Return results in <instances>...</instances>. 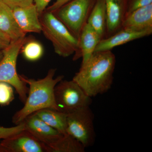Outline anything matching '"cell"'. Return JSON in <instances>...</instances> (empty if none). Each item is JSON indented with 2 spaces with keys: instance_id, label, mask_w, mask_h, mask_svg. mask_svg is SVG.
<instances>
[{
  "instance_id": "cell-1",
  "label": "cell",
  "mask_w": 152,
  "mask_h": 152,
  "mask_svg": "<svg viewBox=\"0 0 152 152\" xmlns=\"http://www.w3.org/2000/svg\"><path fill=\"white\" fill-rule=\"evenodd\" d=\"M116 57L111 50L94 52L73 78L90 97L108 91L114 80Z\"/></svg>"
},
{
  "instance_id": "cell-2",
  "label": "cell",
  "mask_w": 152,
  "mask_h": 152,
  "mask_svg": "<svg viewBox=\"0 0 152 152\" xmlns=\"http://www.w3.org/2000/svg\"><path fill=\"white\" fill-rule=\"evenodd\" d=\"M56 71V69H50L45 77L37 80L19 75L22 80L29 85V88L24 106L13 117L14 124L16 125L21 124L31 114L42 109L50 108L60 111L55 101L54 89L64 76L54 78Z\"/></svg>"
},
{
  "instance_id": "cell-3",
  "label": "cell",
  "mask_w": 152,
  "mask_h": 152,
  "mask_svg": "<svg viewBox=\"0 0 152 152\" xmlns=\"http://www.w3.org/2000/svg\"><path fill=\"white\" fill-rule=\"evenodd\" d=\"M40 20L42 32L50 41L57 54L66 58L77 51L78 39L55 16L53 12L45 10L40 16Z\"/></svg>"
},
{
  "instance_id": "cell-4",
  "label": "cell",
  "mask_w": 152,
  "mask_h": 152,
  "mask_svg": "<svg viewBox=\"0 0 152 152\" xmlns=\"http://www.w3.org/2000/svg\"><path fill=\"white\" fill-rule=\"evenodd\" d=\"M27 38L11 41L10 45L3 50V56L0 61V82H4L13 87L24 104L27 98L28 88L17 73V59L21 49L27 40Z\"/></svg>"
},
{
  "instance_id": "cell-5",
  "label": "cell",
  "mask_w": 152,
  "mask_h": 152,
  "mask_svg": "<svg viewBox=\"0 0 152 152\" xmlns=\"http://www.w3.org/2000/svg\"><path fill=\"white\" fill-rule=\"evenodd\" d=\"M96 0H72L53 12L76 38L87 23Z\"/></svg>"
},
{
  "instance_id": "cell-6",
  "label": "cell",
  "mask_w": 152,
  "mask_h": 152,
  "mask_svg": "<svg viewBox=\"0 0 152 152\" xmlns=\"http://www.w3.org/2000/svg\"><path fill=\"white\" fill-rule=\"evenodd\" d=\"M94 115L89 107H85L67 115V134L86 148L93 146L96 140Z\"/></svg>"
},
{
  "instance_id": "cell-7",
  "label": "cell",
  "mask_w": 152,
  "mask_h": 152,
  "mask_svg": "<svg viewBox=\"0 0 152 152\" xmlns=\"http://www.w3.org/2000/svg\"><path fill=\"white\" fill-rule=\"evenodd\" d=\"M56 103L60 110L69 113L85 107H90L91 98L74 80H61L55 88Z\"/></svg>"
},
{
  "instance_id": "cell-8",
  "label": "cell",
  "mask_w": 152,
  "mask_h": 152,
  "mask_svg": "<svg viewBox=\"0 0 152 152\" xmlns=\"http://www.w3.org/2000/svg\"><path fill=\"white\" fill-rule=\"evenodd\" d=\"M22 123L25 130L48 147L51 152H54L57 144L64 135L44 122L34 113L26 118Z\"/></svg>"
},
{
  "instance_id": "cell-9",
  "label": "cell",
  "mask_w": 152,
  "mask_h": 152,
  "mask_svg": "<svg viewBox=\"0 0 152 152\" xmlns=\"http://www.w3.org/2000/svg\"><path fill=\"white\" fill-rule=\"evenodd\" d=\"M2 152H51L48 147L24 130L0 142Z\"/></svg>"
},
{
  "instance_id": "cell-10",
  "label": "cell",
  "mask_w": 152,
  "mask_h": 152,
  "mask_svg": "<svg viewBox=\"0 0 152 152\" xmlns=\"http://www.w3.org/2000/svg\"><path fill=\"white\" fill-rule=\"evenodd\" d=\"M152 34V30L136 31L122 28L114 34L102 39L96 47L94 52L111 50L115 47L151 35Z\"/></svg>"
},
{
  "instance_id": "cell-11",
  "label": "cell",
  "mask_w": 152,
  "mask_h": 152,
  "mask_svg": "<svg viewBox=\"0 0 152 152\" xmlns=\"http://www.w3.org/2000/svg\"><path fill=\"white\" fill-rule=\"evenodd\" d=\"M106 27L104 38L114 34L122 28L126 13L127 0H105Z\"/></svg>"
},
{
  "instance_id": "cell-12",
  "label": "cell",
  "mask_w": 152,
  "mask_h": 152,
  "mask_svg": "<svg viewBox=\"0 0 152 152\" xmlns=\"http://www.w3.org/2000/svg\"><path fill=\"white\" fill-rule=\"evenodd\" d=\"M14 17L22 31L40 33L42 32L40 15L34 4L25 7L13 9Z\"/></svg>"
},
{
  "instance_id": "cell-13",
  "label": "cell",
  "mask_w": 152,
  "mask_h": 152,
  "mask_svg": "<svg viewBox=\"0 0 152 152\" xmlns=\"http://www.w3.org/2000/svg\"><path fill=\"white\" fill-rule=\"evenodd\" d=\"M101 36L88 23L83 28L78 39V48L74 54V61L82 58L83 63L91 56L102 39Z\"/></svg>"
},
{
  "instance_id": "cell-14",
  "label": "cell",
  "mask_w": 152,
  "mask_h": 152,
  "mask_svg": "<svg viewBox=\"0 0 152 152\" xmlns=\"http://www.w3.org/2000/svg\"><path fill=\"white\" fill-rule=\"evenodd\" d=\"M122 28L136 31L152 30V4L126 15Z\"/></svg>"
},
{
  "instance_id": "cell-15",
  "label": "cell",
  "mask_w": 152,
  "mask_h": 152,
  "mask_svg": "<svg viewBox=\"0 0 152 152\" xmlns=\"http://www.w3.org/2000/svg\"><path fill=\"white\" fill-rule=\"evenodd\" d=\"M0 31L6 34L11 41L26 37V34L19 28L12 10L0 0Z\"/></svg>"
},
{
  "instance_id": "cell-16",
  "label": "cell",
  "mask_w": 152,
  "mask_h": 152,
  "mask_svg": "<svg viewBox=\"0 0 152 152\" xmlns=\"http://www.w3.org/2000/svg\"><path fill=\"white\" fill-rule=\"evenodd\" d=\"M34 113L50 126L64 134H66L67 114L50 108L42 109Z\"/></svg>"
},
{
  "instance_id": "cell-17",
  "label": "cell",
  "mask_w": 152,
  "mask_h": 152,
  "mask_svg": "<svg viewBox=\"0 0 152 152\" xmlns=\"http://www.w3.org/2000/svg\"><path fill=\"white\" fill-rule=\"evenodd\" d=\"M87 23L101 36L102 39L104 37L106 27L105 0H96Z\"/></svg>"
},
{
  "instance_id": "cell-18",
  "label": "cell",
  "mask_w": 152,
  "mask_h": 152,
  "mask_svg": "<svg viewBox=\"0 0 152 152\" xmlns=\"http://www.w3.org/2000/svg\"><path fill=\"white\" fill-rule=\"evenodd\" d=\"M20 51L25 58L31 61L39 59L44 53L43 47L40 43L28 39L23 45Z\"/></svg>"
},
{
  "instance_id": "cell-19",
  "label": "cell",
  "mask_w": 152,
  "mask_h": 152,
  "mask_svg": "<svg viewBox=\"0 0 152 152\" xmlns=\"http://www.w3.org/2000/svg\"><path fill=\"white\" fill-rule=\"evenodd\" d=\"M14 98L12 86L4 82H0V105H7L13 100Z\"/></svg>"
},
{
  "instance_id": "cell-20",
  "label": "cell",
  "mask_w": 152,
  "mask_h": 152,
  "mask_svg": "<svg viewBox=\"0 0 152 152\" xmlns=\"http://www.w3.org/2000/svg\"><path fill=\"white\" fill-rule=\"evenodd\" d=\"M25 129L24 125L23 123L12 127L0 126V140L9 138Z\"/></svg>"
},
{
  "instance_id": "cell-21",
  "label": "cell",
  "mask_w": 152,
  "mask_h": 152,
  "mask_svg": "<svg viewBox=\"0 0 152 152\" xmlns=\"http://www.w3.org/2000/svg\"><path fill=\"white\" fill-rule=\"evenodd\" d=\"M152 4V0H127V14Z\"/></svg>"
},
{
  "instance_id": "cell-22",
  "label": "cell",
  "mask_w": 152,
  "mask_h": 152,
  "mask_svg": "<svg viewBox=\"0 0 152 152\" xmlns=\"http://www.w3.org/2000/svg\"><path fill=\"white\" fill-rule=\"evenodd\" d=\"M12 10L17 8L25 7L34 4V0H1Z\"/></svg>"
},
{
  "instance_id": "cell-23",
  "label": "cell",
  "mask_w": 152,
  "mask_h": 152,
  "mask_svg": "<svg viewBox=\"0 0 152 152\" xmlns=\"http://www.w3.org/2000/svg\"><path fill=\"white\" fill-rule=\"evenodd\" d=\"M51 1V0H34V4L37 7L40 16L45 10Z\"/></svg>"
},
{
  "instance_id": "cell-24",
  "label": "cell",
  "mask_w": 152,
  "mask_h": 152,
  "mask_svg": "<svg viewBox=\"0 0 152 152\" xmlns=\"http://www.w3.org/2000/svg\"><path fill=\"white\" fill-rule=\"evenodd\" d=\"M10 39L4 33L0 31V50H3L10 44Z\"/></svg>"
},
{
  "instance_id": "cell-25",
  "label": "cell",
  "mask_w": 152,
  "mask_h": 152,
  "mask_svg": "<svg viewBox=\"0 0 152 152\" xmlns=\"http://www.w3.org/2000/svg\"><path fill=\"white\" fill-rule=\"evenodd\" d=\"M72 0H56V1L53 4V5L49 7L48 8L46 9V10L50 12H53L59 8L61 7L69 2Z\"/></svg>"
},
{
  "instance_id": "cell-26",
  "label": "cell",
  "mask_w": 152,
  "mask_h": 152,
  "mask_svg": "<svg viewBox=\"0 0 152 152\" xmlns=\"http://www.w3.org/2000/svg\"><path fill=\"white\" fill-rule=\"evenodd\" d=\"M3 56V50H0V61L2 58Z\"/></svg>"
},
{
  "instance_id": "cell-27",
  "label": "cell",
  "mask_w": 152,
  "mask_h": 152,
  "mask_svg": "<svg viewBox=\"0 0 152 152\" xmlns=\"http://www.w3.org/2000/svg\"><path fill=\"white\" fill-rule=\"evenodd\" d=\"M0 152H2L1 147V145H0Z\"/></svg>"
}]
</instances>
